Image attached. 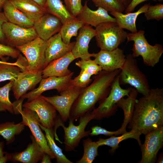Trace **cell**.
I'll use <instances>...</instances> for the list:
<instances>
[{
  "mask_svg": "<svg viewBox=\"0 0 163 163\" xmlns=\"http://www.w3.org/2000/svg\"><path fill=\"white\" fill-rule=\"evenodd\" d=\"M129 123V129L144 135L163 127V88H151L136 99Z\"/></svg>",
  "mask_w": 163,
  "mask_h": 163,
  "instance_id": "6da1fadb",
  "label": "cell"
},
{
  "mask_svg": "<svg viewBox=\"0 0 163 163\" xmlns=\"http://www.w3.org/2000/svg\"><path fill=\"white\" fill-rule=\"evenodd\" d=\"M120 71V69L113 71L102 70L95 75L91 83L82 89L74 102L70 112L69 120L77 121L82 116L91 112L97 102L106 97Z\"/></svg>",
  "mask_w": 163,
  "mask_h": 163,
  "instance_id": "7a4b0ae2",
  "label": "cell"
},
{
  "mask_svg": "<svg viewBox=\"0 0 163 163\" xmlns=\"http://www.w3.org/2000/svg\"><path fill=\"white\" fill-rule=\"evenodd\" d=\"M143 30H140L136 33H127V43L133 41L131 49L134 58L141 56L144 64L149 67H154L159 61L163 53V47L161 44L154 45L149 44L146 39Z\"/></svg>",
  "mask_w": 163,
  "mask_h": 163,
  "instance_id": "3957f363",
  "label": "cell"
},
{
  "mask_svg": "<svg viewBox=\"0 0 163 163\" xmlns=\"http://www.w3.org/2000/svg\"><path fill=\"white\" fill-rule=\"evenodd\" d=\"M118 78L120 85H130L143 96H147L151 89L147 77L140 70L136 59L131 54L126 55Z\"/></svg>",
  "mask_w": 163,
  "mask_h": 163,
  "instance_id": "277c9868",
  "label": "cell"
},
{
  "mask_svg": "<svg viewBox=\"0 0 163 163\" xmlns=\"http://www.w3.org/2000/svg\"><path fill=\"white\" fill-rule=\"evenodd\" d=\"M97 46L101 50L111 51L124 42L127 33L120 27L116 22L101 23L95 29Z\"/></svg>",
  "mask_w": 163,
  "mask_h": 163,
  "instance_id": "5b68a950",
  "label": "cell"
},
{
  "mask_svg": "<svg viewBox=\"0 0 163 163\" xmlns=\"http://www.w3.org/2000/svg\"><path fill=\"white\" fill-rule=\"evenodd\" d=\"M46 41L38 37L22 45L16 47L25 56L27 62L26 70L36 73L42 72L46 61Z\"/></svg>",
  "mask_w": 163,
  "mask_h": 163,
  "instance_id": "8992f818",
  "label": "cell"
},
{
  "mask_svg": "<svg viewBox=\"0 0 163 163\" xmlns=\"http://www.w3.org/2000/svg\"><path fill=\"white\" fill-rule=\"evenodd\" d=\"M93 119L91 112H88L79 118L78 125H74L73 122L69 120L67 127L64 126L61 119H56L55 126H62L64 129V143L66 151L71 152L73 150L78 146L82 138L89 135L91 130L86 131L85 128L89 122Z\"/></svg>",
  "mask_w": 163,
  "mask_h": 163,
  "instance_id": "52a82bcc",
  "label": "cell"
},
{
  "mask_svg": "<svg viewBox=\"0 0 163 163\" xmlns=\"http://www.w3.org/2000/svg\"><path fill=\"white\" fill-rule=\"evenodd\" d=\"M118 75L113 82L108 95L100 101L98 107L91 111L93 119L100 120L109 117L116 110L118 101L125 96H129L133 88H122L119 83Z\"/></svg>",
  "mask_w": 163,
  "mask_h": 163,
  "instance_id": "ba28073f",
  "label": "cell"
},
{
  "mask_svg": "<svg viewBox=\"0 0 163 163\" xmlns=\"http://www.w3.org/2000/svg\"><path fill=\"white\" fill-rule=\"evenodd\" d=\"M6 44L14 47L25 44L38 37L34 27L25 28L8 21L2 27Z\"/></svg>",
  "mask_w": 163,
  "mask_h": 163,
  "instance_id": "9c48e42d",
  "label": "cell"
},
{
  "mask_svg": "<svg viewBox=\"0 0 163 163\" xmlns=\"http://www.w3.org/2000/svg\"><path fill=\"white\" fill-rule=\"evenodd\" d=\"M82 89L70 85L65 90L60 93V95L42 96L57 111L62 120L66 122L69 119L72 107Z\"/></svg>",
  "mask_w": 163,
  "mask_h": 163,
  "instance_id": "30bf717a",
  "label": "cell"
},
{
  "mask_svg": "<svg viewBox=\"0 0 163 163\" xmlns=\"http://www.w3.org/2000/svg\"><path fill=\"white\" fill-rule=\"evenodd\" d=\"M23 107L35 112L42 126L52 129L55 126L56 110L54 107L41 95L30 102L25 103Z\"/></svg>",
  "mask_w": 163,
  "mask_h": 163,
  "instance_id": "8fae6325",
  "label": "cell"
},
{
  "mask_svg": "<svg viewBox=\"0 0 163 163\" xmlns=\"http://www.w3.org/2000/svg\"><path fill=\"white\" fill-rule=\"evenodd\" d=\"M73 72L62 77L50 76L42 78L38 88L23 95L21 99H27L30 102L40 95L43 92L48 90L56 89L60 93L67 89L70 85Z\"/></svg>",
  "mask_w": 163,
  "mask_h": 163,
  "instance_id": "7c38bea8",
  "label": "cell"
},
{
  "mask_svg": "<svg viewBox=\"0 0 163 163\" xmlns=\"http://www.w3.org/2000/svg\"><path fill=\"white\" fill-rule=\"evenodd\" d=\"M22 117L21 122L30 129L33 136L43 152L48 155L51 159L55 156L50 149L45 136L40 126V122L36 113L29 109L24 108L19 112Z\"/></svg>",
  "mask_w": 163,
  "mask_h": 163,
  "instance_id": "4fadbf2b",
  "label": "cell"
},
{
  "mask_svg": "<svg viewBox=\"0 0 163 163\" xmlns=\"http://www.w3.org/2000/svg\"><path fill=\"white\" fill-rule=\"evenodd\" d=\"M144 143L140 145L142 158L140 163H155L158 151L163 145V127L145 135Z\"/></svg>",
  "mask_w": 163,
  "mask_h": 163,
  "instance_id": "5bb4252c",
  "label": "cell"
},
{
  "mask_svg": "<svg viewBox=\"0 0 163 163\" xmlns=\"http://www.w3.org/2000/svg\"><path fill=\"white\" fill-rule=\"evenodd\" d=\"M94 57L102 70L107 71L121 69L126 60L124 50L118 47L111 51L101 50Z\"/></svg>",
  "mask_w": 163,
  "mask_h": 163,
  "instance_id": "9a60e30c",
  "label": "cell"
},
{
  "mask_svg": "<svg viewBox=\"0 0 163 163\" xmlns=\"http://www.w3.org/2000/svg\"><path fill=\"white\" fill-rule=\"evenodd\" d=\"M95 29L91 26L84 25L79 30L75 44L71 52L76 59L88 60L94 57L95 53H89V44L92 39L95 37Z\"/></svg>",
  "mask_w": 163,
  "mask_h": 163,
  "instance_id": "2e32d148",
  "label": "cell"
},
{
  "mask_svg": "<svg viewBox=\"0 0 163 163\" xmlns=\"http://www.w3.org/2000/svg\"><path fill=\"white\" fill-rule=\"evenodd\" d=\"M42 79V72L36 73L27 70L21 72L16 79L13 81L11 89L17 100L27 92L33 89Z\"/></svg>",
  "mask_w": 163,
  "mask_h": 163,
  "instance_id": "e0dca14e",
  "label": "cell"
},
{
  "mask_svg": "<svg viewBox=\"0 0 163 163\" xmlns=\"http://www.w3.org/2000/svg\"><path fill=\"white\" fill-rule=\"evenodd\" d=\"M62 25V22L57 17L46 12L34 22L33 27L38 37L46 41L59 32Z\"/></svg>",
  "mask_w": 163,
  "mask_h": 163,
  "instance_id": "ac0fdd59",
  "label": "cell"
},
{
  "mask_svg": "<svg viewBox=\"0 0 163 163\" xmlns=\"http://www.w3.org/2000/svg\"><path fill=\"white\" fill-rule=\"evenodd\" d=\"M46 42L44 68L53 60L71 51L75 42L73 41L69 44L64 43L59 32L50 37Z\"/></svg>",
  "mask_w": 163,
  "mask_h": 163,
  "instance_id": "d6986e66",
  "label": "cell"
},
{
  "mask_svg": "<svg viewBox=\"0 0 163 163\" xmlns=\"http://www.w3.org/2000/svg\"><path fill=\"white\" fill-rule=\"evenodd\" d=\"M85 25L95 27L99 24L108 22H116L115 19L110 15L108 11L98 7L95 10L90 9L86 1L80 12L76 17Z\"/></svg>",
  "mask_w": 163,
  "mask_h": 163,
  "instance_id": "ffe728a7",
  "label": "cell"
},
{
  "mask_svg": "<svg viewBox=\"0 0 163 163\" xmlns=\"http://www.w3.org/2000/svg\"><path fill=\"white\" fill-rule=\"evenodd\" d=\"M76 59L71 51L50 63L42 72V78L50 76L62 77L72 72L68 69L70 64Z\"/></svg>",
  "mask_w": 163,
  "mask_h": 163,
  "instance_id": "44dd1931",
  "label": "cell"
},
{
  "mask_svg": "<svg viewBox=\"0 0 163 163\" xmlns=\"http://www.w3.org/2000/svg\"><path fill=\"white\" fill-rule=\"evenodd\" d=\"M150 3L145 4L135 12L124 14L122 12L113 11L109 13L115 19L116 22L121 28L126 29L134 33L138 32L136 21L139 15L144 13L148 9Z\"/></svg>",
  "mask_w": 163,
  "mask_h": 163,
  "instance_id": "7402d4cb",
  "label": "cell"
},
{
  "mask_svg": "<svg viewBox=\"0 0 163 163\" xmlns=\"http://www.w3.org/2000/svg\"><path fill=\"white\" fill-rule=\"evenodd\" d=\"M32 142L23 151L11 155V159L24 163H36L41 161L44 152L33 136Z\"/></svg>",
  "mask_w": 163,
  "mask_h": 163,
  "instance_id": "603a6c76",
  "label": "cell"
},
{
  "mask_svg": "<svg viewBox=\"0 0 163 163\" xmlns=\"http://www.w3.org/2000/svg\"><path fill=\"white\" fill-rule=\"evenodd\" d=\"M2 9L8 21L25 28L33 27L34 22L18 9L9 0L4 2Z\"/></svg>",
  "mask_w": 163,
  "mask_h": 163,
  "instance_id": "cb8c5ba5",
  "label": "cell"
},
{
  "mask_svg": "<svg viewBox=\"0 0 163 163\" xmlns=\"http://www.w3.org/2000/svg\"><path fill=\"white\" fill-rule=\"evenodd\" d=\"M19 10L34 22L46 13V10L33 0H9Z\"/></svg>",
  "mask_w": 163,
  "mask_h": 163,
  "instance_id": "d4e9b609",
  "label": "cell"
},
{
  "mask_svg": "<svg viewBox=\"0 0 163 163\" xmlns=\"http://www.w3.org/2000/svg\"><path fill=\"white\" fill-rule=\"evenodd\" d=\"M141 134L139 132L133 130L129 132H126L120 136L115 137L113 136L109 138L104 139L100 138L96 142V143L99 146L103 145H107L111 147L110 152L113 153L119 146V143L123 140L129 139H134L136 140L139 145H141V141L140 139V136Z\"/></svg>",
  "mask_w": 163,
  "mask_h": 163,
  "instance_id": "484cf974",
  "label": "cell"
},
{
  "mask_svg": "<svg viewBox=\"0 0 163 163\" xmlns=\"http://www.w3.org/2000/svg\"><path fill=\"white\" fill-rule=\"evenodd\" d=\"M45 8L46 12L57 17L62 24L75 18L68 11L62 0H46Z\"/></svg>",
  "mask_w": 163,
  "mask_h": 163,
  "instance_id": "4316f807",
  "label": "cell"
},
{
  "mask_svg": "<svg viewBox=\"0 0 163 163\" xmlns=\"http://www.w3.org/2000/svg\"><path fill=\"white\" fill-rule=\"evenodd\" d=\"M84 25L83 23L76 17L62 24L59 33L62 41L66 44L69 43L71 38L77 36L78 31Z\"/></svg>",
  "mask_w": 163,
  "mask_h": 163,
  "instance_id": "83f0119b",
  "label": "cell"
},
{
  "mask_svg": "<svg viewBox=\"0 0 163 163\" xmlns=\"http://www.w3.org/2000/svg\"><path fill=\"white\" fill-rule=\"evenodd\" d=\"M25 126L21 122L17 124L8 122L0 123V135L8 144L13 142L15 136L20 134L24 129Z\"/></svg>",
  "mask_w": 163,
  "mask_h": 163,
  "instance_id": "f1b7e54d",
  "label": "cell"
},
{
  "mask_svg": "<svg viewBox=\"0 0 163 163\" xmlns=\"http://www.w3.org/2000/svg\"><path fill=\"white\" fill-rule=\"evenodd\" d=\"M41 129L45 133L48 146L56 158V162L58 163H72V161L68 159L62 152V149L56 144L54 140V133L52 129H46L40 125Z\"/></svg>",
  "mask_w": 163,
  "mask_h": 163,
  "instance_id": "f546056e",
  "label": "cell"
},
{
  "mask_svg": "<svg viewBox=\"0 0 163 163\" xmlns=\"http://www.w3.org/2000/svg\"><path fill=\"white\" fill-rule=\"evenodd\" d=\"M84 153L82 158L77 161V163H92L98 155L99 147L96 142H93L89 138L83 141Z\"/></svg>",
  "mask_w": 163,
  "mask_h": 163,
  "instance_id": "4dcf8cb0",
  "label": "cell"
},
{
  "mask_svg": "<svg viewBox=\"0 0 163 163\" xmlns=\"http://www.w3.org/2000/svg\"><path fill=\"white\" fill-rule=\"evenodd\" d=\"M13 81L0 88V111H8L14 113V104L10 101L9 93L11 89Z\"/></svg>",
  "mask_w": 163,
  "mask_h": 163,
  "instance_id": "1f68e13d",
  "label": "cell"
},
{
  "mask_svg": "<svg viewBox=\"0 0 163 163\" xmlns=\"http://www.w3.org/2000/svg\"><path fill=\"white\" fill-rule=\"evenodd\" d=\"M91 1L98 8H104L108 12L115 11L123 12L126 6L122 0H88Z\"/></svg>",
  "mask_w": 163,
  "mask_h": 163,
  "instance_id": "d6a6232c",
  "label": "cell"
},
{
  "mask_svg": "<svg viewBox=\"0 0 163 163\" xmlns=\"http://www.w3.org/2000/svg\"><path fill=\"white\" fill-rule=\"evenodd\" d=\"M21 71V68L14 64H0V82L15 80Z\"/></svg>",
  "mask_w": 163,
  "mask_h": 163,
  "instance_id": "836d02e7",
  "label": "cell"
},
{
  "mask_svg": "<svg viewBox=\"0 0 163 163\" xmlns=\"http://www.w3.org/2000/svg\"><path fill=\"white\" fill-rule=\"evenodd\" d=\"M75 64L81 70L84 71L91 76L96 75L102 70L101 68L96 63L94 59H81L76 62Z\"/></svg>",
  "mask_w": 163,
  "mask_h": 163,
  "instance_id": "e575fe53",
  "label": "cell"
},
{
  "mask_svg": "<svg viewBox=\"0 0 163 163\" xmlns=\"http://www.w3.org/2000/svg\"><path fill=\"white\" fill-rule=\"evenodd\" d=\"M144 13L147 20L155 19L159 21L163 18V4L160 3L155 5L150 4Z\"/></svg>",
  "mask_w": 163,
  "mask_h": 163,
  "instance_id": "d590c367",
  "label": "cell"
},
{
  "mask_svg": "<svg viewBox=\"0 0 163 163\" xmlns=\"http://www.w3.org/2000/svg\"><path fill=\"white\" fill-rule=\"evenodd\" d=\"M91 76L84 71L81 70L79 75L71 80L70 85L83 89L92 82V79L91 78Z\"/></svg>",
  "mask_w": 163,
  "mask_h": 163,
  "instance_id": "8d00e7d4",
  "label": "cell"
},
{
  "mask_svg": "<svg viewBox=\"0 0 163 163\" xmlns=\"http://www.w3.org/2000/svg\"><path fill=\"white\" fill-rule=\"evenodd\" d=\"M126 132V129L121 126L120 129L115 131H108L101 127L96 125L92 127L91 128V132L89 135L93 136L99 135H103L106 136H113V135L117 136L120 134H123Z\"/></svg>",
  "mask_w": 163,
  "mask_h": 163,
  "instance_id": "74e56055",
  "label": "cell"
},
{
  "mask_svg": "<svg viewBox=\"0 0 163 163\" xmlns=\"http://www.w3.org/2000/svg\"><path fill=\"white\" fill-rule=\"evenodd\" d=\"M65 6L70 14L76 18L83 7L82 0H64Z\"/></svg>",
  "mask_w": 163,
  "mask_h": 163,
  "instance_id": "f35d334b",
  "label": "cell"
},
{
  "mask_svg": "<svg viewBox=\"0 0 163 163\" xmlns=\"http://www.w3.org/2000/svg\"><path fill=\"white\" fill-rule=\"evenodd\" d=\"M20 54L19 51L14 47L0 43V59L2 60L5 61L4 59L5 56L16 58Z\"/></svg>",
  "mask_w": 163,
  "mask_h": 163,
  "instance_id": "ab89813d",
  "label": "cell"
},
{
  "mask_svg": "<svg viewBox=\"0 0 163 163\" xmlns=\"http://www.w3.org/2000/svg\"><path fill=\"white\" fill-rule=\"evenodd\" d=\"M149 0H132L130 3L126 7L124 12L125 13L132 12L133 11L136 7L141 3ZM154 2L158 1L161 2L163 0H151Z\"/></svg>",
  "mask_w": 163,
  "mask_h": 163,
  "instance_id": "60d3db41",
  "label": "cell"
},
{
  "mask_svg": "<svg viewBox=\"0 0 163 163\" xmlns=\"http://www.w3.org/2000/svg\"><path fill=\"white\" fill-rule=\"evenodd\" d=\"M8 21L3 12L0 11V42L6 45L5 39L3 34L2 27L3 24Z\"/></svg>",
  "mask_w": 163,
  "mask_h": 163,
  "instance_id": "b9f144b4",
  "label": "cell"
},
{
  "mask_svg": "<svg viewBox=\"0 0 163 163\" xmlns=\"http://www.w3.org/2000/svg\"><path fill=\"white\" fill-rule=\"evenodd\" d=\"M11 154L5 152L3 156L0 157V163H5L9 160H11Z\"/></svg>",
  "mask_w": 163,
  "mask_h": 163,
  "instance_id": "7bdbcfd3",
  "label": "cell"
},
{
  "mask_svg": "<svg viewBox=\"0 0 163 163\" xmlns=\"http://www.w3.org/2000/svg\"><path fill=\"white\" fill-rule=\"evenodd\" d=\"M50 156L47 154L44 153L41 160V163H51Z\"/></svg>",
  "mask_w": 163,
  "mask_h": 163,
  "instance_id": "ee69618b",
  "label": "cell"
},
{
  "mask_svg": "<svg viewBox=\"0 0 163 163\" xmlns=\"http://www.w3.org/2000/svg\"><path fill=\"white\" fill-rule=\"evenodd\" d=\"M40 6L44 8L45 10V5L46 0H33Z\"/></svg>",
  "mask_w": 163,
  "mask_h": 163,
  "instance_id": "f6af8a7d",
  "label": "cell"
},
{
  "mask_svg": "<svg viewBox=\"0 0 163 163\" xmlns=\"http://www.w3.org/2000/svg\"><path fill=\"white\" fill-rule=\"evenodd\" d=\"M0 64H14L16 65V66H17L21 68H22V67L20 63L17 61L15 62L14 63H10L7 62L5 61L0 60Z\"/></svg>",
  "mask_w": 163,
  "mask_h": 163,
  "instance_id": "bcb514c9",
  "label": "cell"
},
{
  "mask_svg": "<svg viewBox=\"0 0 163 163\" xmlns=\"http://www.w3.org/2000/svg\"><path fill=\"white\" fill-rule=\"evenodd\" d=\"M4 147V143L3 142H0V157L4 155L5 152L3 151Z\"/></svg>",
  "mask_w": 163,
  "mask_h": 163,
  "instance_id": "7dc6e473",
  "label": "cell"
},
{
  "mask_svg": "<svg viewBox=\"0 0 163 163\" xmlns=\"http://www.w3.org/2000/svg\"><path fill=\"white\" fill-rule=\"evenodd\" d=\"M122 1L125 5L126 7L130 3L132 0H122Z\"/></svg>",
  "mask_w": 163,
  "mask_h": 163,
  "instance_id": "c3c4849f",
  "label": "cell"
},
{
  "mask_svg": "<svg viewBox=\"0 0 163 163\" xmlns=\"http://www.w3.org/2000/svg\"><path fill=\"white\" fill-rule=\"evenodd\" d=\"M6 0H0V11H1L2 9L3 5Z\"/></svg>",
  "mask_w": 163,
  "mask_h": 163,
  "instance_id": "681fc988",
  "label": "cell"
},
{
  "mask_svg": "<svg viewBox=\"0 0 163 163\" xmlns=\"http://www.w3.org/2000/svg\"><path fill=\"white\" fill-rule=\"evenodd\" d=\"M163 157L162 156V155H161L160 157H159L158 159V163H163Z\"/></svg>",
  "mask_w": 163,
  "mask_h": 163,
  "instance_id": "f907efd6",
  "label": "cell"
}]
</instances>
